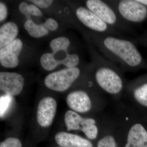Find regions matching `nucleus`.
I'll return each instance as SVG.
<instances>
[{
	"mask_svg": "<svg viewBox=\"0 0 147 147\" xmlns=\"http://www.w3.org/2000/svg\"><path fill=\"white\" fill-rule=\"evenodd\" d=\"M95 41L100 50L112 60L119 63L123 70L135 72L147 69V62L131 40L99 34L95 36Z\"/></svg>",
	"mask_w": 147,
	"mask_h": 147,
	"instance_id": "obj_1",
	"label": "nucleus"
},
{
	"mask_svg": "<svg viewBox=\"0 0 147 147\" xmlns=\"http://www.w3.org/2000/svg\"><path fill=\"white\" fill-rule=\"evenodd\" d=\"M94 77L96 84L106 93L120 94L125 88V79L121 71L115 65L103 59H98Z\"/></svg>",
	"mask_w": 147,
	"mask_h": 147,
	"instance_id": "obj_2",
	"label": "nucleus"
},
{
	"mask_svg": "<svg viewBox=\"0 0 147 147\" xmlns=\"http://www.w3.org/2000/svg\"><path fill=\"white\" fill-rule=\"evenodd\" d=\"M85 4L86 8L109 26L124 31H132L130 25L124 21L113 7L109 3L100 0H87Z\"/></svg>",
	"mask_w": 147,
	"mask_h": 147,
	"instance_id": "obj_3",
	"label": "nucleus"
},
{
	"mask_svg": "<svg viewBox=\"0 0 147 147\" xmlns=\"http://www.w3.org/2000/svg\"><path fill=\"white\" fill-rule=\"evenodd\" d=\"M112 7L127 24H141L147 20V7L138 0H121Z\"/></svg>",
	"mask_w": 147,
	"mask_h": 147,
	"instance_id": "obj_4",
	"label": "nucleus"
},
{
	"mask_svg": "<svg viewBox=\"0 0 147 147\" xmlns=\"http://www.w3.org/2000/svg\"><path fill=\"white\" fill-rule=\"evenodd\" d=\"M80 69L76 67L66 68L48 74L44 79L45 86L53 91L63 92L67 90L79 79Z\"/></svg>",
	"mask_w": 147,
	"mask_h": 147,
	"instance_id": "obj_5",
	"label": "nucleus"
},
{
	"mask_svg": "<svg viewBox=\"0 0 147 147\" xmlns=\"http://www.w3.org/2000/svg\"><path fill=\"white\" fill-rule=\"evenodd\" d=\"M75 14L80 21L89 29L100 34H115V30L86 7L80 6L76 8Z\"/></svg>",
	"mask_w": 147,
	"mask_h": 147,
	"instance_id": "obj_6",
	"label": "nucleus"
},
{
	"mask_svg": "<svg viewBox=\"0 0 147 147\" xmlns=\"http://www.w3.org/2000/svg\"><path fill=\"white\" fill-rule=\"evenodd\" d=\"M25 84L22 75L16 72L0 73V89L6 94L14 96L20 94Z\"/></svg>",
	"mask_w": 147,
	"mask_h": 147,
	"instance_id": "obj_7",
	"label": "nucleus"
},
{
	"mask_svg": "<svg viewBox=\"0 0 147 147\" xmlns=\"http://www.w3.org/2000/svg\"><path fill=\"white\" fill-rule=\"evenodd\" d=\"M23 42L16 39L5 47L0 49V63L5 68H15L19 64V56L23 49Z\"/></svg>",
	"mask_w": 147,
	"mask_h": 147,
	"instance_id": "obj_8",
	"label": "nucleus"
},
{
	"mask_svg": "<svg viewBox=\"0 0 147 147\" xmlns=\"http://www.w3.org/2000/svg\"><path fill=\"white\" fill-rule=\"evenodd\" d=\"M57 107V102L53 97L47 96L40 100L37 107V120L40 126L48 127L52 124Z\"/></svg>",
	"mask_w": 147,
	"mask_h": 147,
	"instance_id": "obj_9",
	"label": "nucleus"
},
{
	"mask_svg": "<svg viewBox=\"0 0 147 147\" xmlns=\"http://www.w3.org/2000/svg\"><path fill=\"white\" fill-rule=\"evenodd\" d=\"M125 89L136 103L147 108V73L127 83Z\"/></svg>",
	"mask_w": 147,
	"mask_h": 147,
	"instance_id": "obj_10",
	"label": "nucleus"
},
{
	"mask_svg": "<svg viewBox=\"0 0 147 147\" xmlns=\"http://www.w3.org/2000/svg\"><path fill=\"white\" fill-rule=\"evenodd\" d=\"M66 102L69 107L77 113H86L92 108V101L89 95L82 90H74L69 93Z\"/></svg>",
	"mask_w": 147,
	"mask_h": 147,
	"instance_id": "obj_11",
	"label": "nucleus"
},
{
	"mask_svg": "<svg viewBox=\"0 0 147 147\" xmlns=\"http://www.w3.org/2000/svg\"><path fill=\"white\" fill-rule=\"evenodd\" d=\"M55 139L62 147H93L92 144L85 138L65 132L57 133Z\"/></svg>",
	"mask_w": 147,
	"mask_h": 147,
	"instance_id": "obj_12",
	"label": "nucleus"
},
{
	"mask_svg": "<svg viewBox=\"0 0 147 147\" xmlns=\"http://www.w3.org/2000/svg\"><path fill=\"white\" fill-rule=\"evenodd\" d=\"M125 147H147V131L142 124L136 123L132 126Z\"/></svg>",
	"mask_w": 147,
	"mask_h": 147,
	"instance_id": "obj_13",
	"label": "nucleus"
},
{
	"mask_svg": "<svg viewBox=\"0 0 147 147\" xmlns=\"http://www.w3.org/2000/svg\"><path fill=\"white\" fill-rule=\"evenodd\" d=\"M19 32V27L15 22L9 21L3 24L0 27V49L16 40Z\"/></svg>",
	"mask_w": 147,
	"mask_h": 147,
	"instance_id": "obj_14",
	"label": "nucleus"
},
{
	"mask_svg": "<svg viewBox=\"0 0 147 147\" xmlns=\"http://www.w3.org/2000/svg\"><path fill=\"white\" fill-rule=\"evenodd\" d=\"M92 119L82 118L77 112L72 110L67 111L64 115V121L68 131L77 130L82 131Z\"/></svg>",
	"mask_w": 147,
	"mask_h": 147,
	"instance_id": "obj_15",
	"label": "nucleus"
},
{
	"mask_svg": "<svg viewBox=\"0 0 147 147\" xmlns=\"http://www.w3.org/2000/svg\"><path fill=\"white\" fill-rule=\"evenodd\" d=\"M24 27L28 34L34 38H40L49 33V31L43 24H37L32 19H27L24 22Z\"/></svg>",
	"mask_w": 147,
	"mask_h": 147,
	"instance_id": "obj_16",
	"label": "nucleus"
},
{
	"mask_svg": "<svg viewBox=\"0 0 147 147\" xmlns=\"http://www.w3.org/2000/svg\"><path fill=\"white\" fill-rule=\"evenodd\" d=\"M18 8L20 12L25 16L27 19H31L32 16L42 17L43 16L41 9L32 3L28 4L26 2H22Z\"/></svg>",
	"mask_w": 147,
	"mask_h": 147,
	"instance_id": "obj_17",
	"label": "nucleus"
},
{
	"mask_svg": "<svg viewBox=\"0 0 147 147\" xmlns=\"http://www.w3.org/2000/svg\"><path fill=\"white\" fill-rule=\"evenodd\" d=\"M95 124V121L92 118L91 121L82 130V131L84 132L86 136L91 140L95 139L97 136L98 133V127Z\"/></svg>",
	"mask_w": 147,
	"mask_h": 147,
	"instance_id": "obj_18",
	"label": "nucleus"
},
{
	"mask_svg": "<svg viewBox=\"0 0 147 147\" xmlns=\"http://www.w3.org/2000/svg\"><path fill=\"white\" fill-rule=\"evenodd\" d=\"M0 147H22V144L19 139L14 137H10L1 142L0 144Z\"/></svg>",
	"mask_w": 147,
	"mask_h": 147,
	"instance_id": "obj_19",
	"label": "nucleus"
},
{
	"mask_svg": "<svg viewBox=\"0 0 147 147\" xmlns=\"http://www.w3.org/2000/svg\"><path fill=\"white\" fill-rule=\"evenodd\" d=\"M98 147H117V146L114 138L111 136H107L98 142Z\"/></svg>",
	"mask_w": 147,
	"mask_h": 147,
	"instance_id": "obj_20",
	"label": "nucleus"
},
{
	"mask_svg": "<svg viewBox=\"0 0 147 147\" xmlns=\"http://www.w3.org/2000/svg\"><path fill=\"white\" fill-rule=\"evenodd\" d=\"M29 2L40 9H47L50 7L53 3V1L52 0H32L29 1Z\"/></svg>",
	"mask_w": 147,
	"mask_h": 147,
	"instance_id": "obj_21",
	"label": "nucleus"
},
{
	"mask_svg": "<svg viewBox=\"0 0 147 147\" xmlns=\"http://www.w3.org/2000/svg\"><path fill=\"white\" fill-rule=\"evenodd\" d=\"M44 26L49 31H55L58 29L59 25L58 22L53 18H47L43 23Z\"/></svg>",
	"mask_w": 147,
	"mask_h": 147,
	"instance_id": "obj_22",
	"label": "nucleus"
},
{
	"mask_svg": "<svg viewBox=\"0 0 147 147\" xmlns=\"http://www.w3.org/2000/svg\"><path fill=\"white\" fill-rule=\"evenodd\" d=\"M10 99L9 98H4L3 96L1 97V117H2L5 113V111L8 107L9 105Z\"/></svg>",
	"mask_w": 147,
	"mask_h": 147,
	"instance_id": "obj_23",
	"label": "nucleus"
},
{
	"mask_svg": "<svg viewBox=\"0 0 147 147\" xmlns=\"http://www.w3.org/2000/svg\"><path fill=\"white\" fill-rule=\"evenodd\" d=\"M8 16L7 7L5 3L0 2V21L2 22L7 18Z\"/></svg>",
	"mask_w": 147,
	"mask_h": 147,
	"instance_id": "obj_24",
	"label": "nucleus"
},
{
	"mask_svg": "<svg viewBox=\"0 0 147 147\" xmlns=\"http://www.w3.org/2000/svg\"><path fill=\"white\" fill-rule=\"evenodd\" d=\"M135 44H141L144 47H147V32L140 37H137L131 39Z\"/></svg>",
	"mask_w": 147,
	"mask_h": 147,
	"instance_id": "obj_25",
	"label": "nucleus"
},
{
	"mask_svg": "<svg viewBox=\"0 0 147 147\" xmlns=\"http://www.w3.org/2000/svg\"><path fill=\"white\" fill-rule=\"evenodd\" d=\"M140 3H141L143 5L147 7V0H138Z\"/></svg>",
	"mask_w": 147,
	"mask_h": 147,
	"instance_id": "obj_26",
	"label": "nucleus"
},
{
	"mask_svg": "<svg viewBox=\"0 0 147 147\" xmlns=\"http://www.w3.org/2000/svg\"></svg>",
	"mask_w": 147,
	"mask_h": 147,
	"instance_id": "obj_27",
	"label": "nucleus"
}]
</instances>
